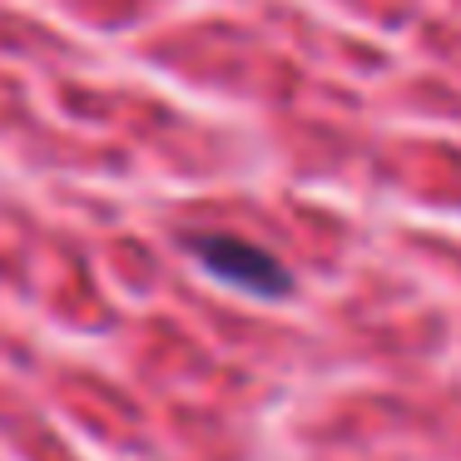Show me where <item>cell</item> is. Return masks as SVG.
Masks as SVG:
<instances>
[{
    "instance_id": "6da1fadb",
    "label": "cell",
    "mask_w": 461,
    "mask_h": 461,
    "mask_svg": "<svg viewBox=\"0 0 461 461\" xmlns=\"http://www.w3.org/2000/svg\"><path fill=\"white\" fill-rule=\"evenodd\" d=\"M189 249H194V258H199L213 278L229 283V288H243V293H253V298H283V293H288V268H283L268 249H258V243L223 239V233H199V239H189Z\"/></svg>"
}]
</instances>
